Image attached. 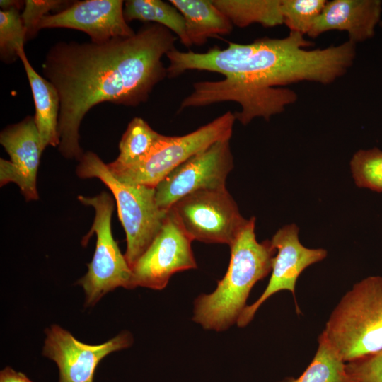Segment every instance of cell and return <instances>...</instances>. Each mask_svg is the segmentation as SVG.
<instances>
[{"label": "cell", "mask_w": 382, "mask_h": 382, "mask_svg": "<svg viewBox=\"0 0 382 382\" xmlns=\"http://www.w3.org/2000/svg\"><path fill=\"white\" fill-rule=\"evenodd\" d=\"M312 42L290 32L284 38H258L251 43L228 42L203 53L176 48L169 59L167 77L175 78L189 70L219 73L220 81L195 82L192 93L181 102L178 112L188 108L233 101L241 108L236 120L246 125L255 117L266 120L283 112L297 100L296 93L276 88L303 81L323 84L344 75L355 57V44L349 40L337 46L308 50Z\"/></svg>", "instance_id": "1"}, {"label": "cell", "mask_w": 382, "mask_h": 382, "mask_svg": "<svg viewBox=\"0 0 382 382\" xmlns=\"http://www.w3.org/2000/svg\"><path fill=\"white\" fill-rule=\"evenodd\" d=\"M167 28L147 23L129 37L103 42L61 41L42 64L44 77L56 88L61 154L79 161L80 125L91 108L103 102L135 107L145 103L167 75L162 57L177 40Z\"/></svg>", "instance_id": "2"}, {"label": "cell", "mask_w": 382, "mask_h": 382, "mask_svg": "<svg viewBox=\"0 0 382 382\" xmlns=\"http://www.w3.org/2000/svg\"><path fill=\"white\" fill-rule=\"evenodd\" d=\"M255 226V217L247 219L230 245L226 274L212 293L195 301L192 320L204 329L223 331L237 323L253 286L272 271L276 250L270 241H257Z\"/></svg>", "instance_id": "3"}, {"label": "cell", "mask_w": 382, "mask_h": 382, "mask_svg": "<svg viewBox=\"0 0 382 382\" xmlns=\"http://www.w3.org/2000/svg\"><path fill=\"white\" fill-rule=\"evenodd\" d=\"M347 363L382 349V276L355 283L332 311L322 332Z\"/></svg>", "instance_id": "4"}, {"label": "cell", "mask_w": 382, "mask_h": 382, "mask_svg": "<svg viewBox=\"0 0 382 382\" xmlns=\"http://www.w3.org/2000/svg\"><path fill=\"white\" fill-rule=\"evenodd\" d=\"M79 162L76 172L79 178L100 180L115 197L126 233L125 257L132 269L160 232L168 211L158 206L155 187L120 182L96 154L87 151Z\"/></svg>", "instance_id": "5"}, {"label": "cell", "mask_w": 382, "mask_h": 382, "mask_svg": "<svg viewBox=\"0 0 382 382\" xmlns=\"http://www.w3.org/2000/svg\"><path fill=\"white\" fill-rule=\"evenodd\" d=\"M78 199L95 209L90 231L82 241L87 242L95 233L96 245L88 272L77 284L86 296V305L94 306L108 292L117 287L134 289L133 274L125 255L120 250L111 229L114 200L106 192L95 197L79 195Z\"/></svg>", "instance_id": "6"}, {"label": "cell", "mask_w": 382, "mask_h": 382, "mask_svg": "<svg viewBox=\"0 0 382 382\" xmlns=\"http://www.w3.org/2000/svg\"><path fill=\"white\" fill-rule=\"evenodd\" d=\"M235 121L234 113L228 110L185 135L164 136L148 156L132 166L109 170L123 183L155 187L173 169L194 154L218 141L231 139Z\"/></svg>", "instance_id": "7"}, {"label": "cell", "mask_w": 382, "mask_h": 382, "mask_svg": "<svg viewBox=\"0 0 382 382\" xmlns=\"http://www.w3.org/2000/svg\"><path fill=\"white\" fill-rule=\"evenodd\" d=\"M168 211L192 241L207 243L230 246L247 221L226 187L192 192Z\"/></svg>", "instance_id": "8"}, {"label": "cell", "mask_w": 382, "mask_h": 382, "mask_svg": "<svg viewBox=\"0 0 382 382\" xmlns=\"http://www.w3.org/2000/svg\"><path fill=\"white\" fill-rule=\"evenodd\" d=\"M230 139L218 141L177 166L155 187L158 206L168 211L178 199L204 189L226 187L233 168Z\"/></svg>", "instance_id": "9"}, {"label": "cell", "mask_w": 382, "mask_h": 382, "mask_svg": "<svg viewBox=\"0 0 382 382\" xmlns=\"http://www.w3.org/2000/svg\"><path fill=\"white\" fill-rule=\"evenodd\" d=\"M192 241L168 211L160 232L132 268L134 288L161 290L173 274L197 268Z\"/></svg>", "instance_id": "10"}, {"label": "cell", "mask_w": 382, "mask_h": 382, "mask_svg": "<svg viewBox=\"0 0 382 382\" xmlns=\"http://www.w3.org/2000/svg\"><path fill=\"white\" fill-rule=\"evenodd\" d=\"M43 356L54 361L59 382H93L100 361L109 354L129 347L133 342L129 332H122L99 345L80 342L57 325L45 330Z\"/></svg>", "instance_id": "11"}, {"label": "cell", "mask_w": 382, "mask_h": 382, "mask_svg": "<svg viewBox=\"0 0 382 382\" xmlns=\"http://www.w3.org/2000/svg\"><path fill=\"white\" fill-rule=\"evenodd\" d=\"M299 228L295 224H287L279 229L270 240L277 251L273 259L271 277L262 295L243 311L236 323L238 327L246 326L268 298L283 290L292 294L296 312H301L295 296L297 279L306 268L324 260L328 252L323 248L303 246L299 239Z\"/></svg>", "instance_id": "12"}, {"label": "cell", "mask_w": 382, "mask_h": 382, "mask_svg": "<svg viewBox=\"0 0 382 382\" xmlns=\"http://www.w3.org/2000/svg\"><path fill=\"white\" fill-rule=\"evenodd\" d=\"M0 143L10 161L0 159V184L16 183L27 201L37 200V175L43 150L34 116L4 128Z\"/></svg>", "instance_id": "13"}, {"label": "cell", "mask_w": 382, "mask_h": 382, "mask_svg": "<svg viewBox=\"0 0 382 382\" xmlns=\"http://www.w3.org/2000/svg\"><path fill=\"white\" fill-rule=\"evenodd\" d=\"M121 0H86L72 3L66 8L42 18L38 30L64 28L86 33L93 42L129 37L135 32L124 16Z\"/></svg>", "instance_id": "14"}, {"label": "cell", "mask_w": 382, "mask_h": 382, "mask_svg": "<svg viewBox=\"0 0 382 382\" xmlns=\"http://www.w3.org/2000/svg\"><path fill=\"white\" fill-rule=\"evenodd\" d=\"M381 11L380 0L327 1L308 35L315 38L327 31H346L349 40L356 44L374 35Z\"/></svg>", "instance_id": "15"}, {"label": "cell", "mask_w": 382, "mask_h": 382, "mask_svg": "<svg viewBox=\"0 0 382 382\" xmlns=\"http://www.w3.org/2000/svg\"><path fill=\"white\" fill-rule=\"evenodd\" d=\"M18 57L23 63L32 91L35 108V122L40 134L42 149L44 151L47 146H59L60 101L58 92L52 83L33 69L25 50L18 52Z\"/></svg>", "instance_id": "16"}, {"label": "cell", "mask_w": 382, "mask_h": 382, "mask_svg": "<svg viewBox=\"0 0 382 382\" xmlns=\"http://www.w3.org/2000/svg\"><path fill=\"white\" fill-rule=\"evenodd\" d=\"M183 15L190 45H202L208 38L231 33V21L209 0H170Z\"/></svg>", "instance_id": "17"}, {"label": "cell", "mask_w": 382, "mask_h": 382, "mask_svg": "<svg viewBox=\"0 0 382 382\" xmlns=\"http://www.w3.org/2000/svg\"><path fill=\"white\" fill-rule=\"evenodd\" d=\"M212 3L239 28L252 23L264 27L284 24L281 0H212Z\"/></svg>", "instance_id": "18"}, {"label": "cell", "mask_w": 382, "mask_h": 382, "mask_svg": "<svg viewBox=\"0 0 382 382\" xmlns=\"http://www.w3.org/2000/svg\"><path fill=\"white\" fill-rule=\"evenodd\" d=\"M165 135L154 130L142 118L136 117L128 124L119 144L120 154L108 163L110 170L132 166L142 159L156 146Z\"/></svg>", "instance_id": "19"}, {"label": "cell", "mask_w": 382, "mask_h": 382, "mask_svg": "<svg viewBox=\"0 0 382 382\" xmlns=\"http://www.w3.org/2000/svg\"><path fill=\"white\" fill-rule=\"evenodd\" d=\"M126 21L138 20L163 25L174 33L180 42L189 47L183 15L171 4L161 0H128L125 3Z\"/></svg>", "instance_id": "20"}, {"label": "cell", "mask_w": 382, "mask_h": 382, "mask_svg": "<svg viewBox=\"0 0 382 382\" xmlns=\"http://www.w3.org/2000/svg\"><path fill=\"white\" fill-rule=\"evenodd\" d=\"M316 353L306 369L297 378L281 382H354L346 370V362L323 332L318 338Z\"/></svg>", "instance_id": "21"}, {"label": "cell", "mask_w": 382, "mask_h": 382, "mask_svg": "<svg viewBox=\"0 0 382 382\" xmlns=\"http://www.w3.org/2000/svg\"><path fill=\"white\" fill-rule=\"evenodd\" d=\"M26 30L16 8L0 11V57L6 64L13 63L18 57V52L24 50Z\"/></svg>", "instance_id": "22"}, {"label": "cell", "mask_w": 382, "mask_h": 382, "mask_svg": "<svg viewBox=\"0 0 382 382\" xmlns=\"http://www.w3.org/2000/svg\"><path fill=\"white\" fill-rule=\"evenodd\" d=\"M355 185L382 192V151L378 148L357 151L350 161Z\"/></svg>", "instance_id": "23"}, {"label": "cell", "mask_w": 382, "mask_h": 382, "mask_svg": "<svg viewBox=\"0 0 382 382\" xmlns=\"http://www.w3.org/2000/svg\"><path fill=\"white\" fill-rule=\"evenodd\" d=\"M326 3L325 0H281L284 24L290 32L308 35Z\"/></svg>", "instance_id": "24"}, {"label": "cell", "mask_w": 382, "mask_h": 382, "mask_svg": "<svg viewBox=\"0 0 382 382\" xmlns=\"http://www.w3.org/2000/svg\"><path fill=\"white\" fill-rule=\"evenodd\" d=\"M69 1L61 0H26L21 17L26 30V39L34 37L37 32L38 25L42 18L51 11L59 12L69 7Z\"/></svg>", "instance_id": "25"}, {"label": "cell", "mask_w": 382, "mask_h": 382, "mask_svg": "<svg viewBox=\"0 0 382 382\" xmlns=\"http://www.w3.org/2000/svg\"><path fill=\"white\" fill-rule=\"evenodd\" d=\"M354 382H382V349L376 354L346 363Z\"/></svg>", "instance_id": "26"}, {"label": "cell", "mask_w": 382, "mask_h": 382, "mask_svg": "<svg viewBox=\"0 0 382 382\" xmlns=\"http://www.w3.org/2000/svg\"><path fill=\"white\" fill-rule=\"evenodd\" d=\"M0 382H33L24 374L7 366L0 373Z\"/></svg>", "instance_id": "27"}, {"label": "cell", "mask_w": 382, "mask_h": 382, "mask_svg": "<svg viewBox=\"0 0 382 382\" xmlns=\"http://www.w3.org/2000/svg\"><path fill=\"white\" fill-rule=\"evenodd\" d=\"M23 5H25V1H18V0H1L0 1L1 10L16 8L20 11L23 8Z\"/></svg>", "instance_id": "28"}]
</instances>
